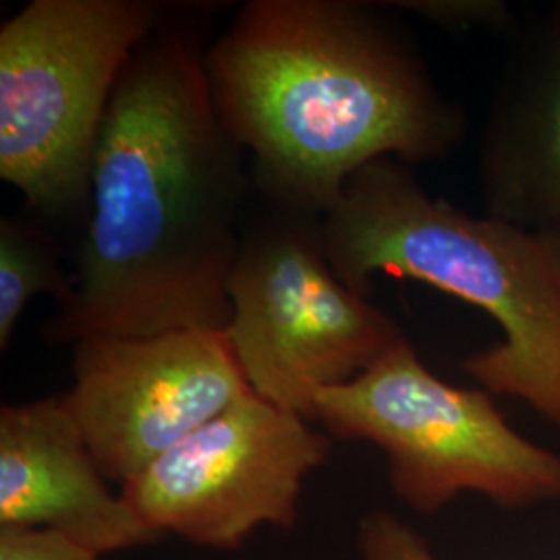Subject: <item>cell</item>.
<instances>
[{
  "label": "cell",
  "mask_w": 560,
  "mask_h": 560,
  "mask_svg": "<svg viewBox=\"0 0 560 560\" xmlns=\"http://www.w3.org/2000/svg\"><path fill=\"white\" fill-rule=\"evenodd\" d=\"M328 260L368 300L374 277L428 282L483 310L502 342L463 360L486 393L560 425V268L540 233L432 198L397 159L370 162L322 217Z\"/></svg>",
  "instance_id": "3957f363"
},
{
  "label": "cell",
  "mask_w": 560,
  "mask_h": 560,
  "mask_svg": "<svg viewBox=\"0 0 560 560\" xmlns=\"http://www.w3.org/2000/svg\"><path fill=\"white\" fill-rule=\"evenodd\" d=\"M540 235L544 237V241L548 243V247H550L555 260L559 261L560 268V214L559 219L552 222V224H548V226L541 231Z\"/></svg>",
  "instance_id": "9a60e30c"
},
{
  "label": "cell",
  "mask_w": 560,
  "mask_h": 560,
  "mask_svg": "<svg viewBox=\"0 0 560 560\" xmlns=\"http://www.w3.org/2000/svg\"><path fill=\"white\" fill-rule=\"evenodd\" d=\"M222 125L266 201L324 217L370 162L441 161L463 136L421 60L365 4L249 0L206 52Z\"/></svg>",
  "instance_id": "7a4b0ae2"
},
{
  "label": "cell",
  "mask_w": 560,
  "mask_h": 560,
  "mask_svg": "<svg viewBox=\"0 0 560 560\" xmlns=\"http://www.w3.org/2000/svg\"><path fill=\"white\" fill-rule=\"evenodd\" d=\"M314 421L376 444L395 494L432 515L463 492L504 509L560 499V455L523 439L490 393L441 381L407 339L355 381L322 390Z\"/></svg>",
  "instance_id": "5b68a950"
},
{
  "label": "cell",
  "mask_w": 560,
  "mask_h": 560,
  "mask_svg": "<svg viewBox=\"0 0 560 560\" xmlns=\"http://www.w3.org/2000/svg\"><path fill=\"white\" fill-rule=\"evenodd\" d=\"M210 9L173 4L120 75L90 175L73 291L44 335L224 330L254 179L206 78Z\"/></svg>",
  "instance_id": "6da1fadb"
},
{
  "label": "cell",
  "mask_w": 560,
  "mask_h": 560,
  "mask_svg": "<svg viewBox=\"0 0 560 560\" xmlns=\"http://www.w3.org/2000/svg\"><path fill=\"white\" fill-rule=\"evenodd\" d=\"M360 550L363 560H441L418 532L386 511H372L363 517Z\"/></svg>",
  "instance_id": "8fae6325"
},
{
  "label": "cell",
  "mask_w": 560,
  "mask_h": 560,
  "mask_svg": "<svg viewBox=\"0 0 560 560\" xmlns=\"http://www.w3.org/2000/svg\"><path fill=\"white\" fill-rule=\"evenodd\" d=\"M73 347L69 411L106 480L125 486L252 393L224 330L88 337Z\"/></svg>",
  "instance_id": "ba28073f"
},
{
  "label": "cell",
  "mask_w": 560,
  "mask_h": 560,
  "mask_svg": "<svg viewBox=\"0 0 560 560\" xmlns=\"http://www.w3.org/2000/svg\"><path fill=\"white\" fill-rule=\"evenodd\" d=\"M73 291V272L60 261L59 243L25 219L0 221V349L7 351L30 301L50 295L60 305Z\"/></svg>",
  "instance_id": "30bf717a"
},
{
  "label": "cell",
  "mask_w": 560,
  "mask_h": 560,
  "mask_svg": "<svg viewBox=\"0 0 560 560\" xmlns=\"http://www.w3.org/2000/svg\"><path fill=\"white\" fill-rule=\"evenodd\" d=\"M0 560H101V557L52 527L0 525Z\"/></svg>",
  "instance_id": "7c38bea8"
},
{
  "label": "cell",
  "mask_w": 560,
  "mask_h": 560,
  "mask_svg": "<svg viewBox=\"0 0 560 560\" xmlns=\"http://www.w3.org/2000/svg\"><path fill=\"white\" fill-rule=\"evenodd\" d=\"M173 4L32 0L0 25V179L48 219L85 222L108 106Z\"/></svg>",
  "instance_id": "277c9868"
},
{
  "label": "cell",
  "mask_w": 560,
  "mask_h": 560,
  "mask_svg": "<svg viewBox=\"0 0 560 560\" xmlns=\"http://www.w3.org/2000/svg\"><path fill=\"white\" fill-rule=\"evenodd\" d=\"M330 441L310 420L254 390L120 486L162 536L237 550L264 525L293 529L301 488Z\"/></svg>",
  "instance_id": "52a82bcc"
},
{
  "label": "cell",
  "mask_w": 560,
  "mask_h": 560,
  "mask_svg": "<svg viewBox=\"0 0 560 560\" xmlns=\"http://www.w3.org/2000/svg\"><path fill=\"white\" fill-rule=\"evenodd\" d=\"M224 335L252 390L314 421L322 390L355 381L405 339L328 260L320 217L268 201L243 222Z\"/></svg>",
  "instance_id": "8992f818"
},
{
  "label": "cell",
  "mask_w": 560,
  "mask_h": 560,
  "mask_svg": "<svg viewBox=\"0 0 560 560\" xmlns=\"http://www.w3.org/2000/svg\"><path fill=\"white\" fill-rule=\"evenodd\" d=\"M0 525L52 527L98 557L164 538L108 488L62 395L0 409Z\"/></svg>",
  "instance_id": "9c48e42d"
},
{
  "label": "cell",
  "mask_w": 560,
  "mask_h": 560,
  "mask_svg": "<svg viewBox=\"0 0 560 560\" xmlns=\"http://www.w3.org/2000/svg\"><path fill=\"white\" fill-rule=\"evenodd\" d=\"M548 159H550V175L555 185V198L559 201L560 214V88L555 115H552V129H550V145H548Z\"/></svg>",
  "instance_id": "5bb4252c"
},
{
  "label": "cell",
  "mask_w": 560,
  "mask_h": 560,
  "mask_svg": "<svg viewBox=\"0 0 560 560\" xmlns=\"http://www.w3.org/2000/svg\"><path fill=\"white\" fill-rule=\"evenodd\" d=\"M407 11L420 13L421 18L444 23V25H469L492 20L499 13L494 2H474V0H420V2H399Z\"/></svg>",
  "instance_id": "4fadbf2b"
}]
</instances>
